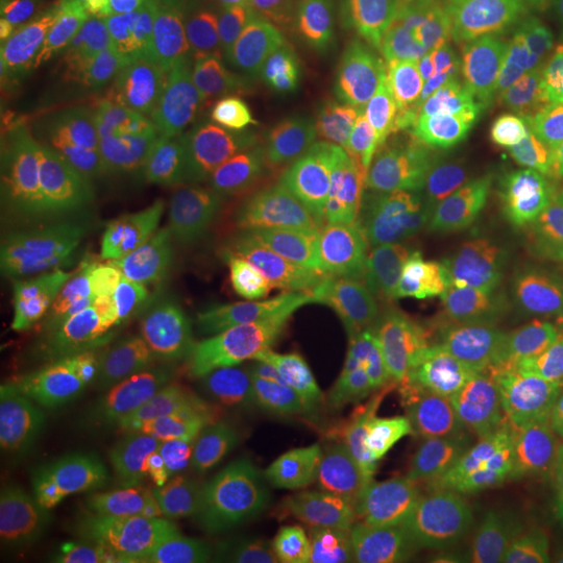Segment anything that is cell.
Returning a JSON list of instances; mask_svg holds the SVG:
<instances>
[{"mask_svg": "<svg viewBox=\"0 0 563 563\" xmlns=\"http://www.w3.org/2000/svg\"><path fill=\"white\" fill-rule=\"evenodd\" d=\"M176 462L172 443L128 441L23 465L4 481L2 544L36 560L136 528Z\"/></svg>", "mask_w": 563, "mask_h": 563, "instance_id": "cell-1", "label": "cell"}, {"mask_svg": "<svg viewBox=\"0 0 563 563\" xmlns=\"http://www.w3.org/2000/svg\"><path fill=\"white\" fill-rule=\"evenodd\" d=\"M80 288L48 253L21 263L4 305V390L27 428L97 430L80 369Z\"/></svg>", "mask_w": 563, "mask_h": 563, "instance_id": "cell-2", "label": "cell"}, {"mask_svg": "<svg viewBox=\"0 0 563 563\" xmlns=\"http://www.w3.org/2000/svg\"><path fill=\"white\" fill-rule=\"evenodd\" d=\"M378 311L380 367L416 362L423 346L474 307L514 292L501 263L465 262L407 242L369 267Z\"/></svg>", "mask_w": 563, "mask_h": 563, "instance_id": "cell-3", "label": "cell"}, {"mask_svg": "<svg viewBox=\"0 0 563 563\" xmlns=\"http://www.w3.org/2000/svg\"><path fill=\"white\" fill-rule=\"evenodd\" d=\"M384 136L383 113H372L355 121L334 146L322 195L301 228L302 242L322 272L363 269L409 205L386 163Z\"/></svg>", "mask_w": 563, "mask_h": 563, "instance_id": "cell-4", "label": "cell"}, {"mask_svg": "<svg viewBox=\"0 0 563 563\" xmlns=\"http://www.w3.org/2000/svg\"><path fill=\"white\" fill-rule=\"evenodd\" d=\"M80 369L97 428L153 422L186 397L180 360L144 334L118 305L80 288Z\"/></svg>", "mask_w": 563, "mask_h": 563, "instance_id": "cell-5", "label": "cell"}, {"mask_svg": "<svg viewBox=\"0 0 563 563\" xmlns=\"http://www.w3.org/2000/svg\"><path fill=\"white\" fill-rule=\"evenodd\" d=\"M446 393L428 378L374 372L355 378L339 405V449L346 481L383 490L402 478L441 420Z\"/></svg>", "mask_w": 563, "mask_h": 563, "instance_id": "cell-6", "label": "cell"}, {"mask_svg": "<svg viewBox=\"0 0 563 563\" xmlns=\"http://www.w3.org/2000/svg\"><path fill=\"white\" fill-rule=\"evenodd\" d=\"M334 146L302 111L280 113L234 151L223 199L265 222L301 230L322 195Z\"/></svg>", "mask_w": 563, "mask_h": 563, "instance_id": "cell-7", "label": "cell"}, {"mask_svg": "<svg viewBox=\"0 0 563 563\" xmlns=\"http://www.w3.org/2000/svg\"><path fill=\"white\" fill-rule=\"evenodd\" d=\"M328 418V402L316 399L284 422L244 430L216 446L202 476V516L234 520L280 495L316 462Z\"/></svg>", "mask_w": 563, "mask_h": 563, "instance_id": "cell-8", "label": "cell"}, {"mask_svg": "<svg viewBox=\"0 0 563 563\" xmlns=\"http://www.w3.org/2000/svg\"><path fill=\"white\" fill-rule=\"evenodd\" d=\"M376 4L378 0H311L302 107L334 144L355 121L380 113L369 59Z\"/></svg>", "mask_w": 563, "mask_h": 563, "instance_id": "cell-9", "label": "cell"}, {"mask_svg": "<svg viewBox=\"0 0 563 563\" xmlns=\"http://www.w3.org/2000/svg\"><path fill=\"white\" fill-rule=\"evenodd\" d=\"M562 95V60L516 30L484 63L453 121L493 153L511 155L534 118Z\"/></svg>", "mask_w": 563, "mask_h": 563, "instance_id": "cell-10", "label": "cell"}, {"mask_svg": "<svg viewBox=\"0 0 563 563\" xmlns=\"http://www.w3.org/2000/svg\"><path fill=\"white\" fill-rule=\"evenodd\" d=\"M118 15L111 7L99 20L48 46L20 76L2 86V151L41 146L67 134L104 48L113 38Z\"/></svg>", "mask_w": 563, "mask_h": 563, "instance_id": "cell-11", "label": "cell"}, {"mask_svg": "<svg viewBox=\"0 0 563 563\" xmlns=\"http://www.w3.org/2000/svg\"><path fill=\"white\" fill-rule=\"evenodd\" d=\"M346 474L336 453L311 463L301 476L255 511L216 522L246 553L269 563H320L336 547L346 518Z\"/></svg>", "mask_w": 563, "mask_h": 563, "instance_id": "cell-12", "label": "cell"}, {"mask_svg": "<svg viewBox=\"0 0 563 563\" xmlns=\"http://www.w3.org/2000/svg\"><path fill=\"white\" fill-rule=\"evenodd\" d=\"M290 360L322 372L380 367V330L369 267L322 272L309 284L286 334Z\"/></svg>", "mask_w": 563, "mask_h": 563, "instance_id": "cell-13", "label": "cell"}, {"mask_svg": "<svg viewBox=\"0 0 563 563\" xmlns=\"http://www.w3.org/2000/svg\"><path fill=\"white\" fill-rule=\"evenodd\" d=\"M88 263L102 297L146 292L199 301L190 228L176 216H142L107 228L90 242Z\"/></svg>", "mask_w": 563, "mask_h": 563, "instance_id": "cell-14", "label": "cell"}, {"mask_svg": "<svg viewBox=\"0 0 563 563\" xmlns=\"http://www.w3.org/2000/svg\"><path fill=\"white\" fill-rule=\"evenodd\" d=\"M530 297L509 292L449 323L416 360L420 374L444 393L493 383L518 362L534 334Z\"/></svg>", "mask_w": 563, "mask_h": 563, "instance_id": "cell-15", "label": "cell"}, {"mask_svg": "<svg viewBox=\"0 0 563 563\" xmlns=\"http://www.w3.org/2000/svg\"><path fill=\"white\" fill-rule=\"evenodd\" d=\"M316 263L280 269L218 272L199 278V305L209 344L249 346L286 339Z\"/></svg>", "mask_w": 563, "mask_h": 563, "instance_id": "cell-16", "label": "cell"}, {"mask_svg": "<svg viewBox=\"0 0 563 563\" xmlns=\"http://www.w3.org/2000/svg\"><path fill=\"white\" fill-rule=\"evenodd\" d=\"M222 90L220 65L209 38L180 34L125 101L123 128L134 155L151 159L186 115Z\"/></svg>", "mask_w": 563, "mask_h": 563, "instance_id": "cell-17", "label": "cell"}, {"mask_svg": "<svg viewBox=\"0 0 563 563\" xmlns=\"http://www.w3.org/2000/svg\"><path fill=\"white\" fill-rule=\"evenodd\" d=\"M369 59L380 113L388 120L416 111L443 113L437 30L423 18L378 0L369 32Z\"/></svg>", "mask_w": 563, "mask_h": 563, "instance_id": "cell-18", "label": "cell"}, {"mask_svg": "<svg viewBox=\"0 0 563 563\" xmlns=\"http://www.w3.org/2000/svg\"><path fill=\"white\" fill-rule=\"evenodd\" d=\"M113 9L118 15L113 38L69 120L67 136L80 134L109 109L128 101L167 46L180 36L163 0H118Z\"/></svg>", "mask_w": 563, "mask_h": 563, "instance_id": "cell-19", "label": "cell"}, {"mask_svg": "<svg viewBox=\"0 0 563 563\" xmlns=\"http://www.w3.org/2000/svg\"><path fill=\"white\" fill-rule=\"evenodd\" d=\"M467 449L481 462L563 455V367L509 386L470 426Z\"/></svg>", "mask_w": 563, "mask_h": 563, "instance_id": "cell-20", "label": "cell"}, {"mask_svg": "<svg viewBox=\"0 0 563 563\" xmlns=\"http://www.w3.org/2000/svg\"><path fill=\"white\" fill-rule=\"evenodd\" d=\"M384 155L405 197L426 199L441 192H462L497 178L490 157L455 141L443 113L416 111L388 120Z\"/></svg>", "mask_w": 563, "mask_h": 563, "instance_id": "cell-21", "label": "cell"}, {"mask_svg": "<svg viewBox=\"0 0 563 563\" xmlns=\"http://www.w3.org/2000/svg\"><path fill=\"white\" fill-rule=\"evenodd\" d=\"M188 228L199 278L218 272L316 263L307 244L295 239L290 230L265 222L223 197L202 201Z\"/></svg>", "mask_w": 563, "mask_h": 563, "instance_id": "cell-22", "label": "cell"}, {"mask_svg": "<svg viewBox=\"0 0 563 563\" xmlns=\"http://www.w3.org/2000/svg\"><path fill=\"white\" fill-rule=\"evenodd\" d=\"M460 501L507 530L539 563H563V511L547 504L495 463L483 462L462 481Z\"/></svg>", "mask_w": 563, "mask_h": 563, "instance_id": "cell-23", "label": "cell"}, {"mask_svg": "<svg viewBox=\"0 0 563 563\" xmlns=\"http://www.w3.org/2000/svg\"><path fill=\"white\" fill-rule=\"evenodd\" d=\"M260 125L225 97L202 102L163 139L148 162L174 176L199 178L232 157L244 139Z\"/></svg>", "mask_w": 563, "mask_h": 563, "instance_id": "cell-24", "label": "cell"}, {"mask_svg": "<svg viewBox=\"0 0 563 563\" xmlns=\"http://www.w3.org/2000/svg\"><path fill=\"white\" fill-rule=\"evenodd\" d=\"M516 30L501 9L446 13V20L437 30V60L451 118L460 111L484 63Z\"/></svg>", "mask_w": 563, "mask_h": 563, "instance_id": "cell-25", "label": "cell"}, {"mask_svg": "<svg viewBox=\"0 0 563 563\" xmlns=\"http://www.w3.org/2000/svg\"><path fill=\"white\" fill-rule=\"evenodd\" d=\"M426 244L465 262H488L499 251L516 249L497 211L472 192L441 197L423 216Z\"/></svg>", "mask_w": 563, "mask_h": 563, "instance_id": "cell-26", "label": "cell"}, {"mask_svg": "<svg viewBox=\"0 0 563 563\" xmlns=\"http://www.w3.org/2000/svg\"><path fill=\"white\" fill-rule=\"evenodd\" d=\"M444 514L460 537L462 563H539L499 523L457 497L444 504Z\"/></svg>", "mask_w": 563, "mask_h": 563, "instance_id": "cell-27", "label": "cell"}, {"mask_svg": "<svg viewBox=\"0 0 563 563\" xmlns=\"http://www.w3.org/2000/svg\"><path fill=\"white\" fill-rule=\"evenodd\" d=\"M76 0H4L2 36H9L32 55L46 51L69 30Z\"/></svg>", "mask_w": 563, "mask_h": 563, "instance_id": "cell-28", "label": "cell"}, {"mask_svg": "<svg viewBox=\"0 0 563 563\" xmlns=\"http://www.w3.org/2000/svg\"><path fill=\"white\" fill-rule=\"evenodd\" d=\"M530 311L534 330L547 339L563 336V242L551 249L537 265Z\"/></svg>", "mask_w": 563, "mask_h": 563, "instance_id": "cell-29", "label": "cell"}, {"mask_svg": "<svg viewBox=\"0 0 563 563\" xmlns=\"http://www.w3.org/2000/svg\"><path fill=\"white\" fill-rule=\"evenodd\" d=\"M522 151L544 180L563 186V95L530 123Z\"/></svg>", "mask_w": 563, "mask_h": 563, "instance_id": "cell-30", "label": "cell"}, {"mask_svg": "<svg viewBox=\"0 0 563 563\" xmlns=\"http://www.w3.org/2000/svg\"><path fill=\"white\" fill-rule=\"evenodd\" d=\"M501 11L520 32L563 53V0H499Z\"/></svg>", "mask_w": 563, "mask_h": 563, "instance_id": "cell-31", "label": "cell"}, {"mask_svg": "<svg viewBox=\"0 0 563 563\" xmlns=\"http://www.w3.org/2000/svg\"><path fill=\"white\" fill-rule=\"evenodd\" d=\"M490 463L499 465L507 476L522 484L526 490L563 511V455L511 457Z\"/></svg>", "mask_w": 563, "mask_h": 563, "instance_id": "cell-32", "label": "cell"}, {"mask_svg": "<svg viewBox=\"0 0 563 563\" xmlns=\"http://www.w3.org/2000/svg\"><path fill=\"white\" fill-rule=\"evenodd\" d=\"M181 34L209 38L222 32L220 0H163Z\"/></svg>", "mask_w": 563, "mask_h": 563, "instance_id": "cell-33", "label": "cell"}, {"mask_svg": "<svg viewBox=\"0 0 563 563\" xmlns=\"http://www.w3.org/2000/svg\"><path fill=\"white\" fill-rule=\"evenodd\" d=\"M295 0H220L223 30L278 20Z\"/></svg>", "mask_w": 563, "mask_h": 563, "instance_id": "cell-34", "label": "cell"}, {"mask_svg": "<svg viewBox=\"0 0 563 563\" xmlns=\"http://www.w3.org/2000/svg\"><path fill=\"white\" fill-rule=\"evenodd\" d=\"M144 544L130 543L123 537H115L102 543L80 547L76 553H69L59 560H30L27 563H134L141 558Z\"/></svg>", "mask_w": 563, "mask_h": 563, "instance_id": "cell-35", "label": "cell"}, {"mask_svg": "<svg viewBox=\"0 0 563 563\" xmlns=\"http://www.w3.org/2000/svg\"><path fill=\"white\" fill-rule=\"evenodd\" d=\"M186 523H172L163 528L162 537L146 547L134 563H188L186 562Z\"/></svg>", "mask_w": 563, "mask_h": 563, "instance_id": "cell-36", "label": "cell"}, {"mask_svg": "<svg viewBox=\"0 0 563 563\" xmlns=\"http://www.w3.org/2000/svg\"><path fill=\"white\" fill-rule=\"evenodd\" d=\"M30 53L21 46L20 42L2 36L0 38V80L2 86L9 81L15 80L21 71L27 67L30 63Z\"/></svg>", "mask_w": 563, "mask_h": 563, "instance_id": "cell-37", "label": "cell"}, {"mask_svg": "<svg viewBox=\"0 0 563 563\" xmlns=\"http://www.w3.org/2000/svg\"><path fill=\"white\" fill-rule=\"evenodd\" d=\"M444 13H463L478 9H501L499 0H434Z\"/></svg>", "mask_w": 563, "mask_h": 563, "instance_id": "cell-38", "label": "cell"}, {"mask_svg": "<svg viewBox=\"0 0 563 563\" xmlns=\"http://www.w3.org/2000/svg\"><path fill=\"white\" fill-rule=\"evenodd\" d=\"M241 563H269V562H263V560H257V558H255V555H251V553H246V551H244V558H242Z\"/></svg>", "mask_w": 563, "mask_h": 563, "instance_id": "cell-39", "label": "cell"}, {"mask_svg": "<svg viewBox=\"0 0 563 563\" xmlns=\"http://www.w3.org/2000/svg\"><path fill=\"white\" fill-rule=\"evenodd\" d=\"M560 365H562V367H563V355H562V362H560Z\"/></svg>", "mask_w": 563, "mask_h": 563, "instance_id": "cell-40", "label": "cell"}]
</instances>
